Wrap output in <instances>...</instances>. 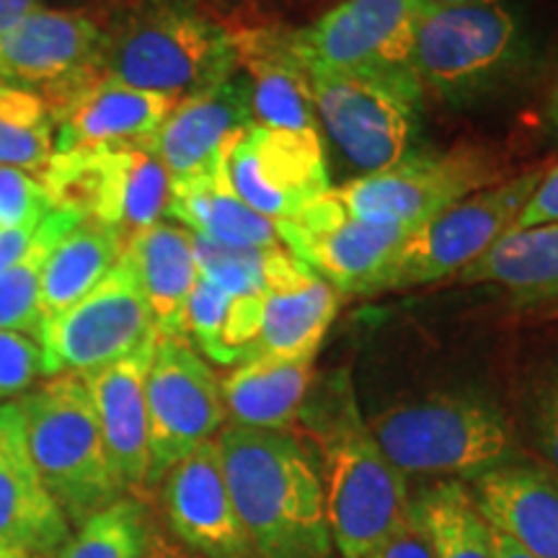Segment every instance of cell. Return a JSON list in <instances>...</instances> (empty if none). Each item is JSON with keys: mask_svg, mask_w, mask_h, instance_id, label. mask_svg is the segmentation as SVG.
<instances>
[{"mask_svg": "<svg viewBox=\"0 0 558 558\" xmlns=\"http://www.w3.org/2000/svg\"><path fill=\"white\" fill-rule=\"evenodd\" d=\"M0 558H45V556H24V554H0Z\"/></svg>", "mask_w": 558, "mask_h": 558, "instance_id": "obj_48", "label": "cell"}, {"mask_svg": "<svg viewBox=\"0 0 558 558\" xmlns=\"http://www.w3.org/2000/svg\"><path fill=\"white\" fill-rule=\"evenodd\" d=\"M150 435L148 486L160 484L179 460L218 437L226 401L218 375L186 337H158L145 380Z\"/></svg>", "mask_w": 558, "mask_h": 558, "instance_id": "obj_13", "label": "cell"}, {"mask_svg": "<svg viewBox=\"0 0 558 558\" xmlns=\"http://www.w3.org/2000/svg\"><path fill=\"white\" fill-rule=\"evenodd\" d=\"M101 19L83 9L39 5L0 37V86L50 99L96 73Z\"/></svg>", "mask_w": 558, "mask_h": 558, "instance_id": "obj_16", "label": "cell"}, {"mask_svg": "<svg viewBox=\"0 0 558 558\" xmlns=\"http://www.w3.org/2000/svg\"><path fill=\"white\" fill-rule=\"evenodd\" d=\"M456 279L460 284H492L520 305L558 308V222L509 230Z\"/></svg>", "mask_w": 558, "mask_h": 558, "instance_id": "obj_26", "label": "cell"}, {"mask_svg": "<svg viewBox=\"0 0 558 558\" xmlns=\"http://www.w3.org/2000/svg\"><path fill=\"white\" fill-rule=\"evenodd\" d=\"M160 505L171 533L202 558H254L256 550L239 518L222 473L215 439L179 460L160 478Z\"/></svg>", "mask_w": 558, "mask_h": 558, "instance_id": "obj_18", "label": "cell"}, {"mask_svg": "<svg viewBox=\"0 0 558 558\" xmlns=\"http://www.w3.org/2000/svg\"><path fill=\"white\" fill-rule=\"evenodd\" d=\"M548 166L538 163L518 177L501 179L418 226L390 256L380 275L367 284L365 295L422 288L469 269L514 228Z\"/></svg>", "mask_w": 558, "mask_h": 558, "instance_id": "obj_9", "label": "cell"}, {"mask_svg": "<svg viewBox=\"0 0 558 558\" xmlns=\"http://www.w3.org/2000/svg\"><path fill=\"white\" fill-rule=\"evenodd\" d=\"M530 427H533L535 445L541 456L558 476V365L548 369V375L538 383L530 407Z\"/></svg>", "mask_w": 558, "mask_h": 558, "instance_id": "obj_38", "label": "cell"}, {"mask_svg": "<svg viewBox=\"0 0 558 558\" xmlns=\"http://www.w3.org/2000/svg\"><path fill=\"white\" fill-rule=\"evenodd\" d=\"M418 9H448V5L469 3V0H414Z\"/></svg>", "mask_w": 558, "mask_h": 558, "instance_id": "obj_47", "label": "cell"}, {"mask_svg": "<svg viewBox=\"0 0 558 558\" xmlns=\"http://www.w3.org/2000/svg\"><path fill=\"white\" fill-rule=\"evenodd\" d=\"M39 181L54 209L117 230L124 241L169 213L171 177L150 145L52 153Z\"/></svg>", "mask_w": 558, "mask_h": 558, "instance_id": "obj_8", "label": "cell"}, {"mask_svg": "<svg viewBox=\"0 0 558 558\" xmlns=\"http://www.w3.org/2000/svg\"><path fill=\"white\" fill-rule=\"evenodd\" d=\"M492 538H494V554H497V558H535V556H530L527 550H522L518 543H512L507 535H501L499 530H494V527H492Z\"/></svg>", "mask_w": 558, "mask_h": 558, "instance_id": "obj_44", "label": "cell"}, {"mask_svg": "<svg viewBox=\"0 0 558 558\" xmlns=\"http://www.w3.org/2000/svg\"><path fill=\"white\" fill-rule=\"evenodd\" d=\"M215 442L256 556H337L318 463L295 435L228 424Z\"/></svg>", "mask_w": 558, "mask_h": 558, "instance_id": "obj_1", "label": "cell"}, {"mask_svg": "<svg viewBox=\"0 0 558 558\" xmlns=\"http://www.w3.org/2000/svg\"><path fill=\"white\" fill-rule=\"evenodd\" d=\"M124 86L186 99L241 70L233 26L207 0H122L101 21L96 60Z\"/></svg>", "mask_w": 558, "mask_h": 558, "instance_id": "obj_3", "label": "cell"}, {"mask_svg": "<svg viewBox=\"0 0 558 558\" xmlns=\"http://www.w3.org/2000/svg\"><path fill=\"white\" fill-rule=\"evenodd\" d=\"M546 128L554 137H558V73H556V81L554 86L548 90V101H546Z\"/></svg>", "mask_w": 558, "mask_h": 558, "instance_id": "obj_45", "label": "cell"}, {"mask_svg": "<svg viewBox=\"0 0 558 558\" xmlns=\"http://www.w3.org/2000/svg\"><path fill=\"white\" fill-rule=\"evenodd\" d=\"M52 153L54 130L41 96L0 86V169H21L39 177Z\"/></svg>", "mask_w": 558, "mask_h": 558, "instance_id": "obj_31", "label": "cell"}, {"mask_svg": "<svg viewBox=\"0 0 558 558\" xmlns=\"http://www.w3.org/2000/svg\"><path fill=\"white\" fill-rule=\"evenodd\" d=\"M41 0H0V37L13 29L21 19H26L34 9H39Z\"/></svg>", "mask_w": 558, "mask_h": 558, "instance_id": "obj_42", "label": "cell"}, {"mask_svg": "<svg viewBox=\"0 0 558 558\" xmlns=\"http://www.w3.org/2000/svg\"><path fill=\"white\" fill-rule=\"evenodd\" d=\"M124 241L117 230L81 220L54 243L41 275V324L73 308L122 259Z\"/></svg>", "mask_w": 558, "mask_h": 558, "instance_id": "obj_28", "label": "cell"}, {"mask_svg": "<svg viewBox=\"0 0 558 558\" xmlns=\"http://www.w3.org/2000/svg\"><path fill=\"white\" fill-rule=\"evenodd\" d=\"M145 558H186V556H181L179 550L169 548L163 541H158L156 535H153L150 548H148V554H145Z\"/></svg>", "mask_w": 558, "mask_h": 558, "instance_id": "obj_46", "label": "cell"}, {"mask_svg": "<svg viewBox=\"0 0 558 558\" xmlns=\"http://www.w3.org/2000/svg\"><path fill=\"white\" fill-rule=\"evenodd\" d=\"M235 298L209 279L199 277L184 311V337L218 365H233L228 352V329Z\"/></svg>", "mask_w": 558, "mask_h": 558, "instance_id": "obj_34", "label": "cell"}, {"mask_svg": "<svg viewBox=\"0 0 558 558\" xmlns=\"http://www.w3.org/2000/svg\"><path fill=\"white\" fill-rule=\"evenodd\" d=\"M411 509L427 533L435 558H497L492 525L463 481L445 478L424 488L411 499Z\"/></svg>", "mask_w": 558, "mask_h": 558, "instance_id": "obj_29", "label": "cell"}, {"mask_svg": "<svg viewBox=\"0 0 558 558\" xmlns=\"http://www.w3.org/2000/svg\"><path fill=\"white\" fill-rule=\"evenodd\" d=\"M550 222H558V163L548 166V171L543 173L541 184L535 186L533 194H530L527 205L522 207L520 218L514 222L512 230L550 226Z\"/></svg>", "mask_w": 558, "mask_h": 558, "instance_id": "obj_40", "label": "cell"}, {"mask_svg": "<svg viewBox=\"0 0 558 558\" xmlns=\"http://www.w3.org/2000/svg\"><path fill=\"white\" fill-rule=\"evenodd\" d=\"M148 512L137 499L122 497L83 522L60 558H145L153 541Z\"/></svg>", "mask_w": 558, "mask_h": 558, "instance_id": "obj_32", "label": "cell"}, {"mask_svg": "<svg viewBox=\"0 0 558 558\" xmlns=\"http://www.w3.org/2000/svg\"><path fill=\"white\" fill-rule=\"evenodd\" d=\"M156 341L132 352L130 357L114 362V365L83 375L90 401H94L96 418H99L111 469H114L124 492L148 486L150 435L145 380H148Z\"/></svg>", "mask_w": 558, "mask_h": 558, "instance_id": "obj_21", "label": "cell"}, {"mask_svg": "<svg viewBox=\"0 0 558 558\" xmlns=\"http://www.w3.org/2000/svg\"><path fill=\"white\" fill-rule=\"evenodd\" d=\"M19 407L32 465L70 527L78 530L122 499L83 375H54Z\"/></svg>", "mask_w": 558, "mask_h": 558, "instance_id": "obj_5", "label": "cell"}, {"mask_svg": "<svg viewBox=\"0 0 558 558\" xmlns=\"http://www.w3.org/2000/svg\"><path fill=\"white\" fill-rule=\"evenodd\" d=\"M488 525L535 558H558V476L507 463L471 486Z\"/></svg>", "mask_w": 558, "mask_h": 558, "instance_id": "obj_22", "label": "cell"}, {"mask_svg": "<svg viewBox=\"0 0 558 558\" xmlns=\"http://www.w3.org/2000/svg\"><path fill=\"white\" fill-rule=\"evenodd\" d=\"M318 0H207V5L233 29L243 26L288 24V16Z\"/></svg>", "mask_w": 558, "mask_h": 558, "instance_id": "obj_37", "label": "cell"}, {"mask_svg": "<svg viewBox=\"0 0 558 558\" xmlns=\"http://www.w3.org/2000/svg\"><path fill=\"white\" fill-rule=\"evenodd\" d=\"M81 220V215L70 213V209H52L39 222L24 254L0 271V331H19L34 339L39 337L41 275H45L54 243Z\"/></svg>", "mask_w": 558, "mask_h": 558, "instance_id": "obj_30", "label": "cell"}, {"mask_svg": "<svg viewBox=\"0 0 558 558\" xmlns=\"http://www.w3.org/2000/svg\"><path fill=\"white\" fill-rule=\"evenodd\" d=\"M24 427V418H21V407L19 401H9L0 403V445L9 439L13 432H19Z\"/></svg>", "mask_w": 558, "mask_h": 558, "instance_id": "obj_43", "label": "cell"}, {"mask_svg": "<svg viewBox=\"0 0 558 558\" xmlns=\"http://www.w3.org/2000/svg\"><path fill=\"white\" fill-rule=\"evenodd\" d=\"M158 339L156 320L122 259L73 308L45 320V375H90Z\"/></svg>", "mask_w": 558, "mask_h": 558, "instance_id": "obj_12", "label": "cell"}, {"mask_svg": "<svg viewBox=\"0 0 558 558\" xmlns=\"http://www.w3.org/2000/svg\"><path fill=\"white\" fill-rule=\"evenodd\" d=\"M414 0H339L308 24H277L279 39L305 73H411Z\"/></svg>", "mask_w": 558, "mask_h": 558, "instance_id": "obj_11", "label": "cell"}, {"mask_svg": "<svg viewBox=\"0 0 558 558\" xmlns=\"http://www.w3.org/2000/svg\"><path fill=\"white\" fill-rule=\"evenodd\" d=\"M520 58V26L501 0L418 9L409 65L424 96L469 101L501 83Z\"/></svg>", "mask_w": 558, "mask_h": 558, "instance_id": "obj_6", "label": "cell"}, {"mask_svg": "<svg viewBox=\"0 0 558 558\" xmlns=\"http://www.w3.org/2000/svg\"><path fill=\"white\" fill-rule=\"evenodd\" d=\"M122 264L156 320L158 337H184V311L199 279L194 233L173 222H156L124 243Z\"/></svg>", "mask_w": 558, "mask_h": 558, "instance_id": "obj_24", "label": "cell"}, {"mask_svg": "<svg viewBox=\"0 0 558 558\" xmlns=\"http://www.w3.org/2000/svg\"><path fill=\"white\" fill-rule=\"evenodd\" d=\"M375 442L403 476L476 481L514 463V432L505 411L478 393H435L396 403L367 418Z\"/></svg>", "mask_w": 558, "mask_h": 558, "instance_id": "obj_4", "label": "cell"}, {"mask_svg": "<svg viewBox=\"0 0 558 558\" xmlns=\"http://www.w3.org/2000/svg\"><path fill=\"white\" fill-rule=\"evenodd\" d=\"M300 418L320 450L333 554L362 558L407 518L409 481L375 442L347 369L318 388L316 401L305 399Z\"/></svg>", "mask_w": 558, "mask_h": 558, "instance_id": "obj_2", "label": "cell"}, {"mask_svg": "<svg viewBox=\"0 0 558 558\" xmlns=\"http://www.w3.org/2000/svg\"><path fill=\"white\" fill-rule=\"evenodd\" d=\"M228 179L233 192L267 220L298 218L331 190L324 135L251 124L228 153Z\"/></svg>", "mask_w": 558, "mask_h": 558, "instance_id": "obj_14", "label": "cell"}, {"mask_svg": "<svg viewBox=\"0 0 558 558\" xmlns=\"http://www.w3.org/2000/svg\"><path fill=\"white\" fill-rule=\"evenodd\" d=\"M45 375V352L34 337L0 331V401L29 390Z\"/></svg>", "mask_w": 558, "mask_h": 558, "instance_id": "obj_36", "label": "cell"}, {"mask_svg": "<svg viewBox=\"0 0 558 558\" xmlns=\"http://www.w3.org/2000/svg\"><path fill=\"white\" fill-rule=\"evenodd\" d=\"M230 153V150H228ZM166 218L179 220L199 239L235 248H275L282 246L277 226L254 213L228 179V156L205 177L190 184L171 186Z\"/></svg>", "mask_w": 558, "mask_h": 558, "instance_id": "obj_27", "label": "cell"}, {"mask_svg": "<svg viewBox=\"0 0 558 558\" xmlns=\"http://www.w3.org/2000/svg\"><path fill=\"white\" fill-rule=\"evenodd\" d=\"M34 233L37 230H9V233H0V271L24 254L34 239Z\"/></svg>", "mask_w": 558, "mask_h": 558, "instance_id": "obj_41", "label": "cell"}, {"mask_svg": "<svg viewBox=\"0 0 558 558\" xmlns=\"http://www.w3.org/2000/svg\"><path fill=\"white\" fill-rule=\"evenodd\" d=\"M251 124V88L239 70L218 86L181 99L148 145L169 171L171 186L190 184L213 171Z\"/></svg>", "mask_w": 558, "mask_h": 558, "instance_id": "obj_20", "label": "cell"}, {"mask_svg": "<svg viewBox=\"0 0 558 558\" xmlns=\"http://www.w3.org/2000/svg\"><path fill=\"white\" fill-rule=\"evenodd\" d=\"M264 279L259 333L248 357L316 360L339 313L341 292L305 267L284 243L267 251Z\"/></svg>", "mask_w": 558, "mask_h": 558, "instance_id": "obj_19", "label": "cell"}, {"mask_svg": "<svg viewBox=\"0 0 558 558\" xmlns=\"http://www.w3.org/2000/svg\"><path fill=\"white\" fill-rule=\"evenodd\" d=\"M362 558H435L429 546L427 533L422 522L409 505L407 518L399 522V527L390 530L388 538H383L373 550H367Z\"/></svg>", "mask_w": 558, "mask_h": 558, "instance_id": "obj_39", "label": "cell"}, {"mask_svg": "<svg viewBox=\"0 0 558 558\" xmlns=\"http://www.w3.org/2000/svg\"><path fill=\"white\" fill-rule=\"evenodd\" d=\"M54 130V153L107 145H148L177 99L132 88L99 70L45 99Z\"/></svg>", "mask_w": 558, "mask_h": 558, "instance_id": "obj_17", "label": "cell"}, {"mask_svg": "<svg viewBox=\"0 0 558 558\" xmlns=\"http://www.w3.org/2000/svg\"><path fill=\"white\" fill-rule=\"evenodd\" d=\"M52 209L39 177L21 169H0V233L37 230Z\"/></svg>", "mask_w": 558, "mask_h": 558, "instance_id": "obj_35", "label": "cell"}, {"mask_svg": "<svg viewBox=\"0 0 558 558\" xmlns=\"http://www.w3.org/2000/svg\"><path fill=\"white\" fill-rule=\"evenodd\" d=\"M546 316H550V318H556V320H558V308H550V311H546Z\"/></svg>", "mask_w": 558, "mask_h": 558, "instance_id": "obj_49", "label": "cell"}, {"mask_svg": "<svg viewBox=\"0 0 558 558\" xmlns=\"http://www.w3.org/2000/svg\"><path fill=\"white\" fill-rule=\"evenodd\" d=\"M305 81L320 135L360 177L409 156L424 101L414 73H305Z\"/></svg>", "mask_w": 558, "mask_h": 558, "instance_id": "obj_7", "label": "cell"}, {"mask_svg": "<svg viewBox=\"0 0 558 558\" xmlns=\"http://www.w3.org/2000/svg\"><path fill=\"white\" fill-rule=\"evenodd\" d=\"M269 248H235L194 235L199 277L209 279L233 298L264 295V271Z\"/></svg>", "mask_w": 558, "mask_h": 558, "instance_id": "obj_33", "label": "cell"}, {"mask_svg": "<svg viewBox=\"0 0 558 558\" xmlns=\"http://www.w3.org/2000/svg\"><path fill=\"white\" fill-rule=\"evenodd\" d=\"M70 530L32 465L21 427L0 445V554L54 558L73 538Z\"/></svg>", "mask_w": 558, "mask_h": 558, "instance_id": "obj_23", "label": "cell"}, {"mask_svg": "<svg viewBox=\"0 0 558 558\" xmlns=\"http://www.w3.org/2000/svg\"><path fill=\"white\" fill-rule=\"evenodd\" d=\"M505 173L497 153L456 145L439 153H409L386 171L331 186L329 197L349 218L416 230L471 194L497 184Z\"/></svg>", "mask_w": 558, "mask_h": 558, "instance_id": "obj_10", "label": "cell"}, {"mask_svg": "<svg viewBox=\"0 0 558 558\" xmlns=\"http://www.w3.org/2000/svg\"><path fill=\"white\" fill-rule=\"evenodd\" d=\"M313 383V360L254 354L220 380L230 424L288 432L300 418Z\"/></svg>", "mask_w": 558, "mask_h": 558, "instance_id": "obj_25", "label": "cell"}, {"mask_svg": "<svg viewBox=\"0 0 558 558\" xmlns=\"http://www.w3.org/2000/svg\"><path fill=\"white\" fill-rule=\"evenodd\" d=\"M275 226L284 246L341 295H365L367 284L414 233L403 226L349 218L329 194L305 207L298 218Z\"/></svg>", "mask_w": 558, "mask_h": 558, "instance_id": "obj_15", "label": "cell"}]
</instances>
